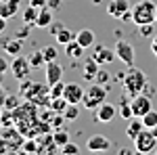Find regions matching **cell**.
I'll return each instance as SVG.
<instances>
[{
	"instance_id": "1",
	"label": "cell",
	"mask_w": 157,
	"mask_h": 155,
	"mask_svg": "<svg viewBox=\"0 0 157 155\" xmlns=\"http://www.w3.org/2000/svg\"><path fill=\"white\" fill-rule=\"evenodd\" d=\"M155 15H157V4L153 0H140L136 2L130 11V17H132V23H136L138 27L147 23H155Z\"/></svg>"
},
{
	"instance_id": "2",
	"label": "cell",
	"mask_w": 157,
	"mask_h": 155,
	"mask_svg": "<svg viewBox=\"0 0 157 155\" xmlns=\"http://www.w3.org/2000/svg\"><path fill=\"white\" fill-rule=\"evenodd\" d=\"M124 88H126L128 96L140 95V92L147 88V76H145V72H140L138 67L130 65V69L124 73Z\"/></svg>"
},
{
	"instance_id": "3",
	"label": "cell",
	"mask_w": 157,
	"mask_h": 155,
	"mask_svg": "<svg viewBox=\"0 0 157 155\" xmlns=\"http://www.w3.org/2000/svg\"><path fill=\"white\" fill-rule=\"evenodd\" d=\"M132 141H134V151L136 153H153V151H157V136L153 134L151 128H143Z\"/></svg>"
},
{
	"instance_id": "4",
	"label": "cell",
	"mask_w": 157,
	"mask_h": 155,
	"mask_svg": "<svg viewBox=\"0 0 157 155\" xmlns=\"http://www.w3.org/2000/svg\"><path fill=\"white\" fill-rule=\"evenodd\" d=\"M105 101H107V88H103V84H92V86H88L84 90L82 105L86 109H97Z\"/></svg>"
},
{
	"instance_id": "5",
	"label": "cell",
	"mask_w": 157,
	"mask_h": 155,
	"mask_svg": "<svg viewBox=\"0 0 157 155\" xmlns=\"http://www.w3.org/2000/svg\"><path fill=\"white\" fill-rule=\"evenodd\" d=\"M29 72H32V63L29 59H25L21 55H17L11 63V73L17 78V80H25V78H29Z\"/></svg>"
},
{
	"instance_id": "6",
	"label": "cell",
	"mask_w": 157,
	"mask_h": 155,
	"mask_svg": "<svg viewBox=\"0 0 157 155\" xmlns=\"http://www.w3.org/2000/svg\"><path fill=\"white\" fill-rule=\"evenodd\" d=\"M115 55H117V59H120L121 63H126L128 67L134 65V46L128 40H117V44H115Z\"/></svg>"
},
{
	"instance_id": "7",
	"label": "cell",
	"mask_w": 157,
	"mask_h": 155,
	"mask_svg": "<svg viewBox=\"0 0 157 155\" xmlns=\"http://www.w3.org/2000/svg\"><path fill=\"white\" fill-rule=\"evenodd\" d=\"M94 111H97V113H94V119H97L98 124H109L111 119L115 118V113H117V107H115L113 103L105 101V103H101V105H98Z\"/></svg>"
},
{
	"instance_id": "8",
	"label": "cell",
	"mask_w": 157,
	"mask_h": 155,
	"mask_svg": "<svg viewBox=\"0 0 157 155\" xmlns=\"http://www.w3.org/2000/svg\"><path fill=\"white\" fill-rule=\"evenodd\" d=\"M86 149L88 151H109L111 149V141H109L105 134H92V136H88L86 138Z\"/></svg>"
},
{
	"instance_id": "9",
	"label": "cell",
	"mask_w": 157,
	"mask_h": 155,
	"mask_svg": "<svg viewBox=\"0 0 157 155\" xmlns=\"http://www.w3.org/2000/svg\"><path fill=\"white\" fill-rule=\"evenodd\" d=\"M130 103H132V111H134L136 118H143L145 113H149V111L153 109V107H151V99H149L147 95H143V92L136 95V96H132Z\"/></svg>"
},
{
	"instance_id": "10",
	"label": "cell",
	"mask_w": 157,
	"mask_h": 155,
	"mask_svg": "<svg viewBox=\"0 0 157 155\" xmlns=\"http://www.w3.org/2000/svg\"><path fill=\"white\" fill-rule=\"evenodd\" d=\"M107 13L113 19H121L130 15V2L128 0H111L107 4Z\"/></svg>"
},
{
	"instance_id": "11",
	"label": "cell",
	"mask_w": 157,
	"mask_h": 155,
	"mask_svg": "<svg viewBox=\"0 0 157 155\" xmlns=\"http://www.w3.org/2000/svg\"><path fill=\"white\" fill-rule=\"evenodd\" d=\"M92 59L97 61L98 65H107V63H113V61L117 59V55H115V48L111 50L107 46H94V52H92Z\"/></svg>"
},
{
	"instance_id": "12",
	"label": "cell",
	"mask_w": 157,
	"mask_h": 155,
	"mask_svg": "<svg viewBox=\"0 0 157 155\" xmlns=\"http://www.w3.org/2000/svg\"><path fill=\"white\" fill-rule=\"evenodd\" d=\"M63 96L67 99V103H82V99H84V88L80 86V84H65V92H63Z\"/></svg>"
},
{
	"instance_id": "13",
	"label": "cell",
	"mask_w": 157,
	"mask_h": 155,
	"mask_svg": "<svg viewBox=\"0 0 157 155\" xmlns=\"http://www.w3.org/2000/svg\"><path fill=\"white\" fill-rule=\"evenodd\" d=\"M61 78H63V65H59L57 61L46 63V84L52 86V84L61 82Z\"/></svg>"
},
{
	"instance_id": "14",
	"label": "cell",
	"mask_w": 157,
	"mask_h": 155,
	"mask_svg": "<svg viewBox=\"0 0 157 155\" xmlns=\"http://www.w3.org/2000/svg\"><path fill=\"white\" fill-rule=\"evenodd\" d=\"M2 48H4V52L6 55H13V57H17V55H21V48H23V42H21V38H4L2 40Z\"/></svg>"
},
{
	"instance_id": "15",
	"label": "cell",
	"mask_w": 157,
	"mask_h": 155,
	"mask_svg": "<svg viewBox=\"0 0 157 155\" xmlns=\"http://www.w3.org/2000/svg\"><path fill=\"white\" fill-rule=\"evenodd\" d=\"M19 11V0H0V17L11 19Z\"/></svg>"
},
{
	"instance_id": "16",
	"label": "cell",
	"mask_w": 157,
	"mask_h": 155,
	"mask_svg": "<svg viewBox=\"0 0 157 155\" xmlns=\"http://www.w3.org/2000/svg\"><path fill=\"white\" fill-rule=\"evenodd\" d=\"M97 73H98V63L92 57H88L82 65V76L84 80H97Z\"/></svg>"
},
{
	"instance_id": "17",
	"label": "cell",
	"mask_w": 157,
	"mask_h": 155,
	"mask_svg": "<svg viewBox=\"0 0 157 155\" xmlns=\"http://www.w3.org/2000/svg\"><path fill=\"white\" fill-rule=\"evenodd\" d=\"M84 50H86V48L82 46L75 38H73L71 42H67V44H65V55H67L69 59H80V57L84 55Z\"/></svg>"
},
{
	"instance_id": "18",
	"label": "cell",
	"mask_w": 157,
	"mask_h": 155,
	"mask_svg": "<svg viewBox=\"0 0 157 155\" xmlns=\"http://www.w3.org/2000/svg\"><path fill=\"white\" fill-rule=\"evenodd\" d=\"M143 128H145L143 118H136V115H134L132 119H128V126H126V134H128V138H134Z\"/></svg>"
},
{
	"instance_id": "19",
	"label": "cell",
	"mask_w": 157,
	"mask_h": 155,
	"mask_svg": "<svg viewBox=\"0 0 157 155\" xmlns=\"http://www.w3.org/2000/svg\"><path fill=\"white\" fill-rule=\"evenodd\" d=\"M75 40H78L84 48L92 46V44H94V32H92V29H88V27H86V29H80V32L75 34Z\"/></svg>"
},
{
	"instance_id": "20",
	"label": "cell",
	"mask_w": 157,
	"mask_h": 155,
	"mask_svg": "<svg viewBox=\"0 0 157 155\" xmlns=\"http://www.w3.org/2000/svg\"><path fill=\"white\" fill-rule=\"evenodd\" d=\"M52 23V13H50L48 6H44V9H40V13H38V19H36V27H48V25Z\"/></svg>"
},
{
	"instance_id": "21",
	"label": "cell",
	"mask_w": 157,
	"mask_h": 155,
	"mask_svg": "<svg viewBox=\"0 0 157 155\" xmlns=\"http://www.w3.org/2000/svg\"><path fill=\"white\" fill-rule=\"evenodd\" d=\"M67 105H69V103H67L65 96H57V99H50L48 101V109L52 111V113H63Z\"/></svg>"
},
{
	"instance_id": "22",
	"label": "cell",
	"mask_w": 157,
	"mask_h": 155,
	"mask_svg": "<svg viewBox=\"0 0 157 155\" xmlns=\"http://www.w3.org/2000/svg\"><path fill=\"white\" fill-rule=\"evenodd\" d=\"M117 113H120V115H121V118H124V119H132V118H134V111H132V103L124 99V101H121V103H120V109H117Z\"/></svg>"
},
{
	"instance_id": "23",
	"label": "cell",
	"mask_w": 157,
	"mask_h": 155,
	"mask_svg": "<svg viewBox=\"0 0 157 155\" xmlns=\"http://www.w3.org/2000/svg\"><path fill=\"white\" fill-rule=\"evenodd\" d=\"M38 13H40V9H36V6L29 4V6L23 11V21L27 25H34V23H36V19H38Z\"/></svg>"
},
{
	"instance_id": "24",
	"label": "cell",
	"mask_w": 157,
	"mask_h": 155,
	"mask_svg": "<svg viewBox=\"0 0 157 155\" xmlns=\"http://www.w3.org/2000/svg\"><path fill=\"white\" fill-rule=\"evenodd\" d=\"M52 141H55V145L61 149L63 145H67L71 138H69V134H67L65 130H55V132H52Z\"/></svg>"
},
{
	"instance_id": "25",
	"label": "cell",
	"mask_w": 157,
	"mask_h": 155,
	"mask_svg": "<svg viewBox=\"0 0 157 155\" xmlns=\"http://www.w3.org/2000/svg\"><path fill=\"white\" fill-rule=\"evenodd\" d=\"M57 42H59V44H63V46H65V44H67V42H71L73 38H75V34H73L71 29H67V27H63V29H61L59 34H57Z\"/></svg>"
},
{
	"instance_id": "26",
	"label": "cell",
	"mask_w": 157,
	"mask_h": 155,
	"mask_svg": "<svg viewBox=\"0 0 157 155\" xmlns=\"http://www.w3.org/2000/svg\"><path fill=\"white\" fill-rule=\"evenodd\" d=\"M78 115H80V109H78V105H75V103H69V105L65 107V111H63V118L67 119V122L78 119Z\"/></svg>"
},
{
	"instance_id": "27",
	"label": "cell",
	"mask_w": 157,
	"mask_h": 155,
	"mask_svg": "<svg viewBox=\"0 0 157 155\" xmlns=\"http://www.w3.org/2000/svg\"><path fill=\"white\" fill-rule=\"evenodd\" d=\"M2 107L9 109V111H15L17 107H21V101H19V96H17V95H6L4 105H2Z\"/></svg>"
},
{
	"instance_id": "28",
	"label": "cell",
	"mask_w": 157,
	"mask_h": 155,
	"mask_svg": "<svg viewBox=\"0 0 157 155\" xmlns=\"http://www.w3.org/2000/svg\"><path fill=\"white\" fill-rule=\"evenodd\" d=\"M21 151H25V153H40V145H38V141H34V138H27V141L21 145Z\"/></svg>"
},
{
	"instance_id": "29",
	"label": "cell",
	"mask_w": 157,
	"mask_h": 155,
	"mask_svg": "<svg viewBox=\"0 0 157 155\" xmlns=\"http://www.w3.org/2000/svg\"><path fill=\"white\" fill-rule=\"evenodd\" d=\"M143 124H145V128H155L157 126V111H149V113H145L143 115Z\"/></svg>"
},
{
	"instance_id": "30",
	"label": "cell",
	"mask_w": 157,
	"mask_h": 155,
	"mask_svg": "<svg viewBox=\"0 0 157 155\" xmlns=\"http://www.w3.org/2000/svg\"><path fill=\"white\" fill-rule=\"evenodd\" d=\"M29 63H32V67H36V65H46L44 52H42V50H36V52H32V57H29Z\"/></svg>"
},
{
	"instance_id": "31",
	"label": "cell",
	"mask_w": 157,
	"mask_h": 155,
	"mask_svg": "<svg viewBox=\"0 0 157 155\" xmlns=\"http://www.w3.org/2000/svg\"><path fill=\"white\" fill-rule=\"evenodd\" d=\"M42 52H44V59H46V63H50V61H57V55H59V50L55 46H44L42 48Z\"/></svg>"
},
{
	"instance_id": "32",
	"label": "cell",
	"mask_w": 157,
	"mask_h": 155,
	"mask_svg": "<svg viewBox=\"0 0 157 155\" xmlns=\"http://www.w3.org/2000/svg\"><path fill=\"white\" fill-rule=\"evenodd\" d=\"M63 92H65V84L63 82H57L50 86V99H57V96H63Z\"/></svg>"
},
{
	"instance_id": "33",
	"label": "cell",
	"mask_w": 157,
	"mask_h": 155,
	"mask_svg": "<svg viewBox=\"0 0 157 155\" xmlns=\"http://www.w3.org/2000/svg\"><path fill=\"white\" fill-rule=\"evenodd\" d=\"M78 151H80V147H78L75 143H71V141H69L67 145H63V147H61V153H63V155H75Z\"/></svg>"
},
{
	"instance_id": "34",
	"label": "cell",
	"mask_w": 157,
	"mask_h": 155,
	"mask_svg": "<svg viewBox=\"0 0 157 155\" xmlns=\"http://www.w3.org/2000/svg\"><path fill=\"white\" fill-rule=\"evenodd\" d=\"M11 72V65H9V61L4 59V57H0V82L6 78V73Z\"/></svg>"
},
{
	"instance_id": "35",
	"label": "cell",
	"mask_w": 157,
	"mask_h": 155,
	"mask_svg": "<svg viewBox=\"0 0 157 155\" xmlns=\"http://www.w3.org/2000/svg\"><path fill=\"white\" fill-rule=\"evenodd\" d=\"M153 25H155V23L140 25V27H138V34H140V36H155V34H153Z\"/></svg>"
},
{
	"instance_id": "36",
	"label": "cell",
	"mask_w": 157,
	"mask_h": 155,
	"mask_svg": "<svg viewBox=\"0 0 157 155\" xmlns=\"http://www.w3.org/2000/svg\"><path fill=\"white\" fill-rule=\"evenodd\" d=\"M63 27H65V25L61 23V21H52V23L48 25V29H50V32H52V34H55V36L59 34V32H61V29H63Z\"/></svg>"
},
{
	"instance_id": "37",
	"label": "cell",
	"mask_w": 157,
	"mask_h": 155,
	"mask_svg": "<svg viewBox=\"0 0 157 155\" xmlns=\"http://www.w3.org/2000/svg\"><path fill=\"white\" fill-rule=\"evenodd\" d=\"M107 80H109V73L103 72V69H98V73H97V84H103V82H107Z\"/></svg>"
},
{
	"instance_id": "38",
	"label": "cell",
	"mask_w": 157,
	"mask_h": 155,
	"mask_svg": "<svg viewBox=\"0 0 157 155\" xmlns=\"http://www.w3.org/2000/svg\"><path fill=\"white\" fill-rule=\"evenodd\" d=\"M29 4H32V6H36V9H44L48 2H46V0H29Z\"/></svg>"
},
{
	"instance_id": "39",
	"label": "cell",
	"mask_w": 157,
	"mask_h": 155,
	"mask_svg": "<svg viewBox=\"0 0 157 155\" xmlns=\"http://www.w3.org/2000/svg\"><path fill=\"white\" fill-rule=\"evenodd\" d=\"M4 99H6V90H4V86H2V82H0V107L4 105Z\"/></svg>"
},
{
	"instance_id": "40",
	"label": "cell",
	"mask_w": 157,
	"mask_h": 155,
	"mask_svg": "<svg viewBox=\"0 0 157 155\" xmlns=\"http://www.w3.org/2000/svg\"><path fill=\"white\" fill-rule=\"evenodd\" d=\"M151 52L157 57V34L153 36V40H151Z\"/></svg>"
},
{
	"instance_id": "41",
	"label": "cell",
	"mask_w": 157,
	"mask_h": 155,
	"mask_svg": "<svg viewBox=\"0 0 157 155\" xmlns=\"http://www.w3.org/2000/svg\"><path fill=\"white\" fill-rule=\"evenodd\" d=\"M4 29H6V19L0 17V34H4Z\"/></svg>"
},
{
	"instance_id": "42",
	"label": "cell",
	"mask_w": 157,
	"mask_h": 155,
	"mask_svg": "<svg viewBox=\"0 0 157 155\" xmlns=\"http://www.w3.org/2000/svg\"><path fill=\"white\" fill-rule=\"evenodd\" d=\"M6 149H9V145L4 143V138H0V153H4Z\"/></svg>"
},
{
	"instance_id": "43",
	"label": "cell",
	"mask_w": 157,
	"mask_h": 155,
	"mask_svg": "<svg viewBox=\"0 0 157 155\" xmlns=\"http://www.w3.org/2000/svg\"><path fill=\"white\" fill-rule=\"evenodd\" d=\"M48 6H55V9H59V0H52V2H48Z\"/></svg>"
},
{
	"instance_id": "44",
	"label": "cell",
	"mask_w": 157,
	"mask_h": 155,
	"mask_svg": "<svg viewBox=\"0 0 157 155\" xmlns=\"http://www.w3.org/2000/svg\"><path fill=\"white\" fill-rule=\"evenodd\" d=\"M151 130H153V134H155V136H157V126H155V128H151Z\"/></svg>"
},
{
	"instance_id": "45",
	"label": "cell",
	"mask_w": 157,
	"mask_h": 155,
	"mask_svg": "<svg viewBox=\"0 0 157 155\" xmlns=\"http://www.w3.org/2000/svg\"><path fill=\"white\" fill-rule=\"evenodd\" d=\"M155 23H157V15H155Z\"/></svg>"
},
{
	"instance_id": "46",
	"label": "cell",
	"mask_w": 157,
	"mask_h": 155,
	"mask_svg": "<svg viewBox=\"0 0 157 155\" xmlns=\"http://www.w3.org/2000/svg\"><path fill=\"white\" fill-rule=\"evenodd\" d=\"M0 115H2V113H0Z\"/></svg>"
}]
</instances>
